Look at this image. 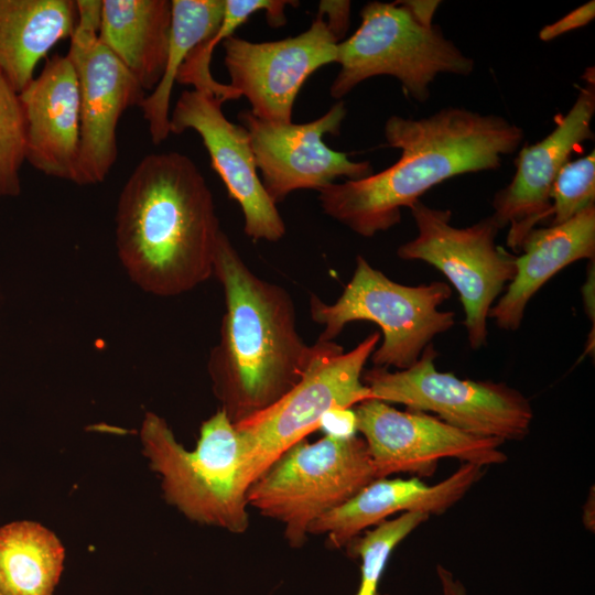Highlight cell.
I'll list each match as a JSON object with an SVG mask.
<instances>
[{"label": "cell", "mask_w": 595, "mask_h": 595, "mask_svg": "<svg viewBox=\"0 0 595 595\" xmlns=\"http://www.w3.org/2000/svg\"><path fill=\"white\" fill-rule=\"evenodd\" d=\"M379 339L375 332L347 353L334 340L318 339L320 349L302 379L274 404L235 424L251 485L290 446L318 430L326 413L371 399L361 376Z\"/></svg>", "instance_id": "9c48e42d"}, {"label": "cell", "mask_w": 595, "mask_h": 595, "mask_svg": "<svg viewBox=\"0 0 595 595\" xmlns=\"http://www.w3.org/2000/svg\"><path fill=\"white\" fill-rule=\"evenodd\" d=\"M484 467L462 464L434 485L419 477L377 478L343 505L317 518L309 534H327L331 548L346 547L367 528L401 512L442 515L456 505L483 478Z\"/></svg>", "instance_id": "ac0fdd59"}, {"label": "cell", "mask_w": 595, "mask_h": 595, "mask_svg": "<svg viewBox=\"0 0 595 595\" xmlns=\"http://www.w3.org/2000/svg\"><path fill=\"white\" fill-rule=\"evenodd\" d=\"M338 43L318 13L296 36L267 42L229 36L223 41L229 85L247 98L255 117L292 122L301 87L318 68L336 63Z\"/></svg>", "instance_id": "5bb4252c"}, {"label": "cell", "mask_w": 595, "mask_h": 595, "mask_svg": "<svg viewBox=\"0 0 595 595\" xmlns=\"http://www.w3.org/2000/svg\"><path fill=\"white\" fill-rule=\"evenodd\" d=\"M595 17L594 0L580 6L560 20L544 25L539 32V39L544 42L554 40L570 31L588 24Z\"/></svg>", "instance_id": "83f0119b"}, {"label": "cell", "mask_w": 595, "mask_h": 595, "mask_svg": "<svg viewBox=\"0 0 595 595\" xmlns=\"http://www.w3.org/2000/svg\"><path fill=\"white\" fill-rule=\"evenodd\" d=\"M321 15H326V25L338 42L345 35L350 17V1L322 0L318 4Z\"/></svg>", "instance_id": "f1b7e54d"}, {"label": "cell", "mask_w": 595, "mask_h": 595, "mask_svg": "<svg viewBox=\"0 0 595 595\" xmlns=\"http://www.w3.org/2000/svg\"><path fill=\"white\" fill-rule=\"evenodd\" d=\"M354 411L377 478L400 473L430 477L443 458L484 468L508 458L500 450L504 441L466 433L425 412L401 411L377 399Z\"/></svg>", "instance_id": "7c38bea8"}, {"label": "cell", "mask_w": 595, "mask_h": 595, "mask_svg": "<svg viewBox=\"0 0 595 595\" xmlns=\"http://www.w3.org/2000/svg\"><path fill=\"white\" fill-rule=\"evenodd\" d=\"M69 57L78 82L79 150L74 183L106 180L117 156V127L127 108L147 94L123 63L98 37L102 0H77Z\"/></svg>", "instance_id": "8fae6325"}, {"label": "cell", "mask_w": 595, "mask_h": 595, "mask_svg": "<svg viewBox=\"0 0 595 595\" xmlns=\"http://www.w3.org/2000/svg\"><path fill=\"white\" fill-rule=\"evenodd\" d=\"M551 225L562 224L595 204V152L569 161L551 190Z\"/></svg>", "instance_id": "4316f807"}, {"label": "cell", "mask_w": 595, "mask_h": 595, "mask_svg": "<svg viewBox=\"0 0 595 595\" xmlns=\"http://www.w3.org/2000/svg\"><path fill=\"white\" fill-rule=\"evenodd\" d=\"M360 19L355 33L337 45L340 67L329 89L335 99L368 78L386 75L397 78L412 99L425 102L439 74L468 76L474 71V61L440 26L421 24L400 1L368 2Z\"/></svg>", "instance_id": "52a82bcc"}, {"label": "cell", "mask_w": 595, "mask_h": 595, "mask_svg": "<svg viewBox=\"0 0 595 595\" xmlns=\"http://www.w3.org/2000/svg\"><path fill=\"white\" fill-rule=\"evenodd\" d=\"M411 14L423 25L433 24V15L441 4L439 0H407L400 1Z\"/></svg>", "instance_id": "4dcf8cb0"}, {"label": "cell", "mask_w": 595, "mask_h": 595, "mask_svg": "<svg viewBox=\"0 0 595 595\" xmlns=\"http://www.w3.org/2000/svg\"><path fill=\"white\" fill-rule=\"evenodd\" d=\"M72 0H0V69L20 94L51 48L76 25Z\"/></svg>", "instance_id": "44dd1931"}, {"label": "cell", "mask_w": 595, "mask_h": 595, "mask_svg": "<svg viewBox=\"0 0 595 595\" xmlns=\"http://www.w3.org/2000/svg\"><path fill=\"white\" fill-rule=\"evenodd\" d=\"M295 1L286 0H225L224 14L217 30L198 44L181 67L176 82L192 85L195 90L214 96L221 105L240 98L239 93L229 84L217 82L210 72L214 48L221 40L232 36L235 31L252 14L264 11L272 26L285 23L284 8Z\"/></svg>", "instance_id": "cb8c5ba5"}, {"label": "cell", "mask_w": 595, "mask_h": 595, "mask_svg": "<svg viewBox=\"0 0 595 595\" xmlns=\"http://www.w3.org/2000/svg\"><path fill=\"white\" fill-rule=\"evenodd\" d=\"M25 122L19 93L0 69V197L21 193Z\"/></svg>", "instance_id": "484cf974"}, {"label": "cell", "mask_w": 595, "mask_h": 595, "mask_svg": "<svg viewBox=\"0 0 595 595\" xmlns=\"http://www.w3.org/2000/svg\"><path fill=\"white\" fill-rule=\"evenodd\" d=\"M430 516L423 512H404L387 519L364 534L354 538L347 545L351 558L360 559V582L355 595H379L381 576L393 550Z\"/></svg>", "instance_id": "d4e9b609"}, {"label": "cell", "mask_w": 595, "mask_h": 595, "mask_svg": "<svg viewBox=\"0 0 595 595\" xmlns=\"http://www.w3.org/2000/svg\"><path fill=\"white\" fill-rule=\"evenodd\" d=\"M144 454L163 477L169 502L192 520L244 533L249 527L251 485L244 443L218 409L203 422L195 450H185L165 420L148 412L141 428Z\"/></svg>", "instance_id": "277c9868"}, {"label": "cell", "mask_w": 595, "mask_h": 595, "mask_svg": "<svg viewBox=\"0 0 595 595\" xmlns=\"http://www.w3.org/2000/svg\"><path fill=\"white\" fill-rule=\"evenodd\" d=\"M25 122V161L41 173L74 182L80 132L77 76L66 55H54L19 94Z\"/></svg>", "instance_id": "e0dca14e"}, {"label": "cell", "mask_w": 595, "mask_h": 595, "mask_svg": "<svg viewBox=\"0 0 595 595\" xmlns=\"http://www.w3.org/2000/svg\"><path fill=\"white\" fill-rule=\"evenodd\" d=\"M377 479L367 444L356 435L305 439L283 452L252 483L248 506L284 526L290 547H302L311 524Z\"/></svg>", "instance_id": "8992f818"}, {"label": "cell", "mask_w": 595, "mask_h": 595, "mask_svg": "<svg viewBox=\"0 0 595 595\" xmlns=\"http://www.w3.org/2000/svg\"><path fill=\"white\" fill-rule=\"evenodd\" d=\"M221 231L212 191L183 153L145 155L119 194L117 253L150 294L176 296L214 275Z\"/></svg>", "instance_id": "7a4b0ae2"}, {"label": "cell", "mask_w": 595, "mask_h": 595, "mask_svg": "<svg viewBox=\"0 0 595 595\" xmlns=\"http://www.w3.org/2000/svg\"><path fill=\"white\" fill-rule=\"evenodd\" d=\"M64 548L53 532L31 521L0 528V595H52Z\"/></svg>", "instance_id": "603a6c76"}, {"label": "cell", "mask_w": 595, "mask_h": 595, "mask_svg": "<svg viewBox=\"0 0 595 595\" xmlns=\"http://www.w3.org/2000/svg\"><path fill=\"white\" fill-rule=\"evenodd\" d=\"M188 129L198 133L212 167L238 203L245 234L255 241L280 240L285 224L261 183L248 131L225 117L214 96L195 89L184 90L170 113V133Z\"/></svg>", "instance_id": "9a60e30c"}, {"label": "cell", "mask_w": 595, "mask_h": 595, "mask_svg": "<svg viewBox=\"0 0 595 595\" xmlns=\"http://www.w3.org/2000/svg\"><path fill=\"white\" fill-rule=\"evenodd\" d=\"M171 23L169 0H102L98 37L152 91L164 73Z\"/></svg>", "instance_id": "ffe728a7"}, {"label": "cell", "mask_w": 595, "mask_h": 595, "mask_svg": "<svg viewBox=\"0 0 595 595\" xmlns=\"http://www.w3.org/2000/svg\"><path fill=\"white\" fill-rule=\"evenodd\" d=\"M172 23L164 73L140 107L154 144L170 134L171 96L190 53L219 26L225 0H172Z\"/></svg>", "instance_id": "7402d4cb"}, {"label": "cell", "mask_w": 595, "mask_h": 595, "mask_svg": "<svg viewBox=\"0 0 595 595\" xmlns=\"http://www.w3.org/2000/svg\"><path fill=\"white\" fill-rule=\"evenodd\" d=\"M320 429L325 430L326 434L331 435H355L357 431L355 411L351 409H334L324 415Z\"/></svg>", "instance_id": "f546056e"}, {"label": "cell", "mask_w": 595, "mask_h": 595, "mask_svg": "<svg viewBox=\"0 0 595 595\" xmlns=\"http://www.w3.org/2000/svg\"><path fill=\"white\" fill-rule=\"evenodd\" d=\"M409 209L418 235L402 244L397 256L426 262L447 278L459 294L468 344L479 349L487 343L494 301L516 275L517 257L496 245L500 228L491 216L457 228L451 224L450 209L430 207L421 199Z\"/></svg>", "instance_id": "30bf717a"}, {"label": "cell", "mask_w": 595, "mask_h": 595, "mask_svg": "<svg viewBox=\"0 0 595 595\" xmlns=\"http://www.w3.org/2000/svg\"><path fill=\"white\" fill-rule=\"evenodd\" d=\"M383 132L388 145L401 150L396 163L318 192L323 212L363 237L398 225L401 208H409L436 184L498 169L524 137L519 126L502 116L462 107H446L419 119L391 116Z\"/></svg>", "instance_id": "6da1fadb"}, {"label": "cell", "mask_w": 595, "mask_h": 595, "mask_svg": "<svg viewBox=\"0 0 595 595\" xmlns=\"http://www.w3.org/2000/svg\"><path fill=\"white\" fill-rule=\"evenodd\" d=\"M347 113L344 101L305 123L271 122L242 110L238 119L248 131L261 183L277 204L298 190L321 191L337 177L360 180L374 173L368 161H351L331 149L325 134L338 136Z\"/></svg>", "instance_id": "4fadbf2b"}, {"label": "cell", "mask_w": 595, "mask_h": 595, "mask_svg": "<svg viewBox=\"0 0 595 595\" xmlns=\"http://www.w3.org/2000/svg\"><path fill=\"white\" fill-rule=\"evenodd\" d=\"M451 293L450 285L442 281L400 284L357 256L353 277L339 298L328 304L311 295L310 313L313 322L323 326L318 339L324 342H333L349 323L377 324L383 339L371 354V363L404 370L436 335L453 327L455 313L439 310Z\"/></svg>", "instance_id": "5b68a950"}, {"label": "cell", "mask_w": 595, "mask_h": 595, "mask_svg": "<svg viewBox=\"0 0 595 595\" xmlns=\"http://www.w3.org/2000/svg\"><path fill=\"white\" fill-rule=\"evenodd\" d=\"M214 275L223 286L225 313L207 368L219 409L237 424L286 394L306 372L321 343L304 342L289 292L255 274L224 231Z\"/></svg>", "instance_id": "3957f363"}, {"label": "cell", "mask_w": 595, "mask_h": 595, "mask_svg": "<svg viewBox=\"0 0 595 595\" xmlns=\"http://www.w3.org/2000/svg\"><path fill=\"white\" fill-rule=\"evenodd\" d=\"M583 78L586 84L569 112L541 141L521 148L513 178L494 196L491 217L500 229L509 225L507 245L517 251L528 232L551 216V190L560 170L580 144L594 138V67Z\"/></svg>", "instance_id": "2e32d148"}, {"label": "cell", "mask_w": 595, "mask_h": 595, "mask_svg": "<svg viewBox=\"0 0 595 595\" xmlns=\"http://www.w3.org/2000/svg\"><path fill=\"white\" fill-rule=\"evenodd\" d=\"M436 575L442 589L440 595H467L464 584L445 566L437 564Z\"/></svg>", "instance_id": "1f68e13d"}, {"label": "cell", "mask_w": 595, "mask_h": 595, "mask_svg": "<svg viewBox=\"0 0 595 595\" xmlns=\"http://www.w3.org/2000/svg\"><path fill=\"white\" fill-rule=\"evenodd\" d=\"M437 356L429 344L408 369L372 367L361 380L371 399L431 412L466 433L506 441H522L530 432L533 410L519 390L504 383L461 379L436 369Z\"/></svg>", "instance_id": "ba28073f"}, {"label": "cell", "mask_w": 595, "mask_h": 595, "mask_svg": "<svg viewBox=\"0 0 595 595\" xmlns=\"http://www.w3.org/2000/svg\"><path fill=\"white\" fill-rule=\"evenodd\" d=\"M520 250L516 275L488 315L509 332L519 328L527 304L553 275L581 259L594 260L595 204L562 224L531 229Z\"/></svg>", "instance_id": "d6986e66"}, {"label": "cell", "mask_w": 595, "mask_h": 595, "mask_svg": "<svg viewBox=\"0 0 595 595\" xmlns=\"http://www.w3.org/2000/svg\"><path fill=\"white\" fill-rule=\"evenodd\" d=\"M582 292L588 316L591 317L592 315L594 322V266L592 267V271L588 272V278L582 288Z\"/></svg>", "instance_id": "d6a6232c"}]
</instances>
